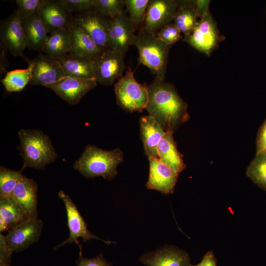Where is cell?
<instances>
[{
	"mask_svg": "<svg viewBox=\"0 0 266 266\" xmlns=\"http://www.w3.org/2000/svg\"><path fill=\"white\" fill-rule=\"evenodd\" d=\"M149 99L145 109L165 132H174L189 119L188 105L174 86L155 77L146 85Z\"/></svg>",
	"mask_w": 266,
	"mask_h": 266,
	"instance_id": "6da1fadb",
	"label": "cell"
},
{
	"mask_svg": "<svg viewBox=\"0 0 266 266\" xmlns=\"http://www.w3.org/2000/svg\"><path fill=\"white\" fill-rule=\"evenodd\" d=\"M123 160V154L119 148L104 150L88 145L73 167L86 178L101 176L111 180L117 174V166Z\"/></svg>",
	"mask_w": 266,
	"mask_h": 266,
	"instance_id": "7a4b0ae2",
	"label": "cell"
},
{
	"mask_svg": "<svg viewBox=\"0 0 266 266\" xmlns=\"http://www.w3.org/2000/svg\"><path fill=\"white\" fill-rule=\"evenodd\" d=\"M18 136L19 150L24 161L22 170L27 167L44 169L57 158L50 138L42 131L21 129L18 132Z\"/></svg>",
	"mask_w": 266,
	"mask_h": 266,
	"instance_id": "3957f363",
	"label": "cell"
},
{
	"mask_svg": "<svg viewBox=\"0 0 266 266\" xmlns=\"http://www.w3.org/2000/svg\"><path fill=\"white\" fill-rule=\"evenodd\" d=\"M133 45L137 49L139 64L148 67L156 77L165 80L171 45L160 39L156 33L142 29L135 35Z\"/></svg>",
	"mask_w": 266,
	"mask_h": 266,
	"instance_id": "277c9868",
	"label": "cell"
},
{
	"mask_svg": "<svg viewBox=\"0 0 266 266\" xmlns=\"http://www.w3.org/2000/svg\"><path fill=\"white\" fill-rule=\"evenodd\" d=\"M114 91L117 102L123 109L133 112L145 109L149 99L147 88L135 80L131 68H128L126 74L118 80Z\"/></svg>",
	"mask_w": 266,
	"mask_h": 266,
	"instance_id": "5b68a950",
	"label": "cell"
},
{
	"mask_svg": "<svg viewBox=\"0 0 266 266\" xmlns=\"http://www.w3.org/2000/svg\"><path fill=\"white\" fill-rule=\"evenodd\" d=\"M216 22L209 10L204 12L184 40L198 51L209 56L221 40Z\"/></svg>",
	"mask_w": 266,
	"mask_h": 266,
	"instance_id": "8992f818",
	"label": "cell"
},
{
	"mask_svg": "<svg viewBox=\"0 0 266 266\" xmlns=\"http://www.w3.org/2000/svg\"><path fill=\"white\" fill-rule=\"evenodd\" d=\"M111 20L94 7L76 15L72 22L87 33L103 52L110 49L108 31Z\"/></svg>",
	"mask_w": 266,
	"mask_h": 266,
	"instance_id": "52a82bcc",
	"label": "cell"
},
{
	"mask_svg": "<svg viewBox=\"0 0 266 266\" xmlns=\"http://www.w3.org/2000/svg\"><path fill=\"white\" fill-rule=\"evenodd\" d=\"M58 196L63 200L66 208L69 234L66 240L55 247L54 249H57L65 244L72 242L81 247L78 241L79 237H82L84 241L94 238L101 240L107 244L112 243L111 241L100 239L93 234L87 229L86 224L80 215L77 206L67 194L61 190L59 192Z\"/></svg>",
	"mask_w": 266,
	"mask_h": 266,
	"instance_id": "ba28073f",
	"label": "cell"
},
{
	"mask_svg": "<svg viewBox=\"0 0 266 266\" xmlns=\"http://www.w3.org/2000/svg\"><path fill=\"white\" fill-rule=\"evenodd\" d=\"M0 39L4 47L12 55L25 58L23 52L27 47V39L21 19L15 11L1 21Z\"/></svg>",
	"mask_w": 266,
	"mask_h": 266,
	"instance_id": "9c48e42d",
	"label": "cell"
},
{
	"mask_svg": "<svg viewBox=\"0 0 266 266\" xmlns=\"http://www.w3.org/2000/svg\"><path fill=\"white\" fill-rule=\"evenodd\" d=\"M125 55L109 49L102 52L98 59L95 79L105 86L112 85L122 76L126 68Z\"/></svg>",
	"mask_w": 266,
	"mask_h": 266,
	"instance_id": "30bf717a",
	"label": "cell"
},
{
	"mask_svg": "<svg viewBox=\"0 0 266 266\" xmlns=\"http://www.w3.org/2000/svg\"><path fill=\"white\" fill-rule=\"evenodd\" d=\"M178 7V1L149 0L142 29L156 33L173 20Z\"/></svg>",
	"mask_w": 266,
	"mask_h": 266,
	"instance_id": "8fae6325",
	"label": "cell"
},
{
	"mask_svg": "<svg viewBox=\"0 0 266 266\" xmlns=\"http://www.w3.org/2000/svg\"><path fill=\"white\" fill-rule=\"evenodd\" d=\"M30 62L33 66L31 85L45 87L66 77L59 62L46 54L40 53Z\"/></svg>",
	"mask_w": 266,
	"mask_h": 266,
	"instance_id": "7c38bea8",
	"label": "cell"
},
{
	"mask_svg": "<svg viewBox=\"0 0 266 266\" xmlns=\"http://www.w3.org/2000/svg\"><path fill=\"white\" fill-rule=\"evenodd\" d=\"M133 24L124 11L111 20L108 31L110 49L125 55L129 47L133 45L136 34Z\"/></svg>",
	"mask_w": 266,
	"mask_h": 266,
	"instance_id": "4fadbf2b",
	"label": "cell"
},
{
	"mask_svg": "<svg viewBox=\"0 0 266 266\" xmlns=\"http://www.w3.org/2000/svg\"><path fill=\"white\" fill-rule=\"evenodd\" d=\"M97 85V82L95 79L66 76L58 82L45 87L52 90L66 101L74 105Z\"/></svg>",
	"mask_w": 266,
	"mask_h": 266,
	"instance_id": "5bb4252c",
	"label": "cell"
},
{
	"mask_svg": "<svg viewBox=\"0 0 266 266\" xmlns=\"http://www.w3.org/2000/svg\"><path fill=\"white\" fill-rule=\"evenodd\" d=\"M42 228L41 220L30 219L8 231L6 241L13 251H23L38 240Z\"/></svg>",
	"mask_w": 266,
	"mask_h": 266,
	"instance_id": "9a60e30c",
	"label": "cell"
},
{
	"mask_svg": "<svg viewBox=\"0 0 266 266\" xmlns=\"http://www.w3.org/2000/svg\"><path fill=\"white\" fill-rule=\"evenodd\" d=\"M149 174L146 186L163 194L173 193L178 175L159 159L149 157Z\"/></svg>",
	"mask_w": 266,
	"mask_h": 266,
	"instance_id": "2e32d148",
	"label": "cell"
},
{
	"mask_svg": "<svg viewBox=\"0 0 266 266\" xmlns=\"http://www.w3.org/2000/svg\"><path fill=\"white\" fill-rule=\"evenodd\" d=\"M37 12L49 33L69 28L72 22L71 13L67 11L58 0H44Z\"/></svg>",
	"mask_w": 266,
	"mask_h": 266,
	"instance_id": "e0dca14e",
	"label": "cell"
},
{
	"mask_svg": "<svg viewBox=\"0 0 266 266\" xmlns=\"http://www.w3.org/2000/svg\"><path fill=\"white\" fill-rule=\"evenodd\" d=\"M98 59L68 53L56 59L66 76L95 79Z\"/></svg>",
	"mask_w": 266,
	"mask_h": 266,
	"instance_id": "ac0fdd59",
	"label": "cell"
},
{
	"mask_svg": "<svg viewBox=\"0 0 266 266\" xmlns=\"http://www.w3.org/2000/svg\"><path fill=\"white\" fill-rule=\"evenodd\" d=\"M140 261L148 266H191L190 258L184 251L168 246L146 254Z\"/></svg>",
	"mask_w": 266,
	"mask_h": 266,
	"instance_id": "d6986e66",
	"label": "cell"
},
{
	"mask_svg": "<svg viewBox=\"0 0 266 266\" xmlns=\"http://www.w3.org/2000/svg\"><path fill=\"white\" fill-rule=\"evenodd\" d=\"M139 123L145 154L148 158L159 159L158 147L166 132L159 123L150 115L141 117Z\"/></svg>",
	"mask_w": 266,
	"mask_h": 266,
	"instance_id": "ffe728a7",
	"label": "cell"
},
{
	"mask_svg": "<svg viewBox=\"0 0 266 266\" xmlns=\"http://www.w3.org/2000/svg\"><path fill=\"white\" fill-rule=\"evenodd\" d=\"M37 190L36 182L25 176L12 194V198L23 207L30 219L37 218Z\"/></svg>",
	"mask_w": 266,
	"mask_h": 266,
	"instance_id": "44dd1931",
	"label": "cell"
},
{
	"mask_svg": "<svg viewBox=\"0 0 266 266\" xmlns=\"http://www.w3.org/2000/svg\"><path fill=\"white\" fill-rule=\"evenodd\" d=\"M21 24L27 39V47L31 50L41 51L48 32L37 11L21 19Z\"/></svg>",
	"mask_w": 266,
	"mask_h": 266,
	"instance_id": "7402d4cb",
	"label": "cell"
},
{
	"mask_svg": "<svg viewBox=\"0 0 266 266\" xmlns=\"http://www.w3.org/2000/svg\"><path fill=\"white\" fill-rule=\"evenodd\" d=\"M30 217L23 207L12 198L0 199V232L9 231Z\"/></svg>",
	"mask_w": 266,
	"mask_h": 266,
	"instance_id": "603a6c76",
	"label": "cell"
},
{
	"mask_svg": "<svg viewBox=\"0 0 266 266\" xmlns=\"http://www.w3.org/2000/svg\"><path fill=\"white\" fill-rule=\"evenodd\" d=\"M71 48L69 54L97 59L102 51L83 30L73 22L70 26Z\"/></svg>",
	"mask_w": 266,
	"mask_h": 266,
	"instance_id": "cb8c5ba5",
	"label": "cell"
},
{
	"mask_svg": "<svg viewBox=\"0 0 266 266\" xmlns=\"http://www.w3.org/2000/svg\"><path fill=\"white\" fill-rule=\"evenodd\" d=\"M159 159L179 174L185 168L182 155L178 151L173 133L166 132L158 147Z\"/></svg>",
	"mask_w": 266,
	"mask_h": 266,
	"instance_id": "d4e9b609",
	"label": "cell"
},
{
	"mask_svg": "<svg viewBox=\"0 0 266 266\" xmlns=\"http://www.w3.org/2000/svg\"><path fill=\"white\" fill-rule=\"evenodd\" d=\"M200 18L195 0L178 1L173 24L184 37L191 33Z\"/></svg>",
	"mask_w": 266,
	"mask_h": 266,
	"instance_id": "484cf974",
	"label": "cell"
},
{
	"mask_svg": "<svg viewBox=\"0 0 266 266\" xmlns=\"http://www.w3.org/2000/svg\"><path fill=\"white\" fill-rule=\"evenodd\" d=\"M70 48L71 33L70 29L68 28L50 33L42 46L41 51L57 59L69 53Z\"/></svg>",
	"mask_w": 266,
	"mask_h": 266,
	"instance_id": "4316f807",
	"label": "cell"
},
{
	"mask_svg": "<svg viewBox=\"0 0 266 266\" xmlns=\"http://www.w3.org/2000/svg\"><path fill=\"white\" fill-rule=\"evenodd\" d=\"M29 66L26 69H17L7 72L1 82L8 92H19L30 83L32 79V64L28 60Z\"/></svg>",
	"mask_w": 266,
	"mask_h": 266,
	"instance_id": "83f0119b",
	"label": "cell"
},
{
	"mask_svg": "<svg viewBox=\"0 0 266 266\" xmlns=\"http://www.w3.org/2000/svg\"><path fill=\"white\" fill-rule=\"evenodd\" d=\"M246 174L255 184L266 191V150L256 153Z\"/></svg>",
	"mask_w": 266,
	"mask_h": 266,
	"instance_id": "f1b7e54d",
	"label": "cell"
},
{
	"mask_svg": "<svg viewBox=\"0 0 266 266\" xmlns=\"http://www.w3.org/2000/svg\"><path fill=\"white\" fill-rule=\"evenodd\" d=\"M22 171V169L16 171L0 166V199L12 198L15 187L25 176Z\"/></svg>",
	"mask_w": 266,
	"mask_h": 266,
	"instance_id": "f546056e",
	"label": "cell"
},
{
	"mask_svg": "<svg viewBox=\"0 0 266 266\" xmlns=\"http://www.w3.org/2000/svg\"><path fill=\"white\" fill-rule=\"evenodd\" d=\"M124 0H96L94 8L104 15L113 19L123 12Z\"/></svg>",
	"mask_w": 266,
	"mask_h": 266,
	"instance_id": "4dcf8cb0",
	"label": "cell"
},
{
	"mask_svg": "<svg viewBox=\"0 0 266 266\" xmlns=\"http://www.w3.org/2000/svg\"><path fill=\"white\" fill-rule=\"evenodd\" d=\"M149 1V0H124L129 14V18L133 23L144 22Z\"/></svg>",
	"mask_w": 266,
	"mask_h": 266,
	"instance_id": "1f68e13d",
	"label": "cell"
},
{
	"mask_svg": "<svg viewBox=\"0 0 266 266\" xmlns=\"http://www.w3.org/2000/svg\"><path fill=\"white\" fill-rule=\"evenodd\" d=\"M58 1L69 13H81L94 8L96 0H59Z\"/></svg>",
	"mask_w": 266,
	"mask_h": 266,
	"instance_id": "d6a6232c",
	"label": "cell"
},
{
	"mask_svg": "<svg viewBox=\"0 0 266 266\" xmlns=\"http://www.w3.org/2000/svg\"><path fill=\"white\" fill-rule=\"evenodd\" d=\"M181 33L173 23H169L162 27L156 33L162 40L169 45H171L181 38Z\"/></svg>",
	"mask_w": 266,
	"mask_h": 266,
	"instance_id": "836d02e7",
	"label": "cell"
},
{
	"mask_svg": "<svg viewBox=\"0 0 266 266\" xmlns=\"http://www.w3.org/2000/svg\"><path fill=\"white\" fill-rule=\"evenodd\" d=\"M44 0H16L18 8L15 10L21 19L37 11Z\"/></svg>",
	"mask_w": 266,
	"mask_h": 266,
	"instance_id": "e575fe53",
	"label": "cell"
},
{
	"mask_svg": "<svg viewBox=\"0 0 266 266\" xmlns=\"http://www.w3.org/2000/svg\"><path fill=\"white\" fill-rule=\"evenodd\" d=\"M76 263L77 266H112V265L108 262L101 254L91 259L83 257L81 246L80 247L79 257Z\"/></svg>",
	"mask_w": 266,
	"mask_h": 266,
	"instance_id": "d590c367",
	"label": "cell"
},
{
	"mask_svg": "<svg viewBox=\"0 0 266 266\" xmlns=\"http://www.w3.org/2000/svg\"><path fill=\"white\" fill-rule=\"evenodd\" d=\"M13 250L6 241L5 236L0 234V264H10Z\"/></svg>",
	"mask_w": 266,
	"mask_h": 266,
	"instance_id": "8d00e7d4",
	"label": "cell"
},
{
	"mask_svg": "<svg viewBox=\"0 0 266 266\" xmlns=\"http://www.w3.org/2000/svg\"><path fill=\"white\" fill-rule=\"evenodd\" d=\"M266 150V118L259 128L256 139V153Z\"/></svg>",
	"mask_w": 266,
	"mask_h": 266,
	"instance_id": "74e56055",
	"label": "cell"
},
{
	"mask_svg": "<svg viewBox=\"0 0 266 266\" xmlns=\"http://www.w3.org/2000/svg\"><path fill=\"white\" fill-rule=\"evenodd\" d=\"M191 266H217L216 260L212 251H207L203 256L201 262L196 265Z\"/></svg>",
	"mask_w": 266,
	"mask_h": 266,
	"instance_id": "f35d334b",
	"label": "cell"
},
{
	"mask_svg": "<svg viewBox=\"0 0 266 266\" xmlns=\"http://www.w3.org/2000/svg\"><path fill=\"white\" fill-rule=\"evenodd\" d=\"M0 266H11L10 264H0Z\"/></svg>",
	"mask_w": 266,
	"mask_h": 266,
	"instance_id": "ab89813d",
	"label": "cell"
}]
</instances>
